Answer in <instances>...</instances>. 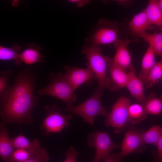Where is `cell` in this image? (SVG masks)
Returning a JSON list of instances; mask_svg holds the SVG:
<instances>
[{
  "mask_svg": "<svg viewBox=\"0 0 162 162\" xmlns=\"http://www.w3.org/2000/svg\"><path fill=\"white\" fill-rule=\"evenodd\" d=\"M39 103L34 90L9 99L0 107L1 119L4 123L29 124L33 121L32 114Z\"/></svg>",
  "mask_w": 162,
  "mask_h": 162,
  "instance_id": "obj_1",
  "label": "cell"
},
{
  "mask_svg": "<svg viewBox=\"0 0 162 162\" xmlns=\"http://www.w3.org/2000/svg\"><path fill=\"white\" fill-rule=\"evenodd\" d=\"M93 94L82 103L74 106H66L64 108H59L60 112L66 111L81 117L83 121L93 125L96 117L99 115L107 117L108 114L102 104L101 99L103 89L99 87L94 89Z\"/></svg>",
  "mask_w": 162,
  "mask_h": 162,
  "instance_id": "obj_2",
  "label": "cell"
},
{
  "mask_svg": "<svg viewBox=\"0 0 162 162\" xmlns=\"http://www.w3.org/2000/svg\"><path fill=\"white\" fill-rule=\"evenodd\" d=\"M99 46L87 44L82 47L87 64L92 71L98 87L104 90L109 88V79L107 75V68L110 58L104 56Z\"/></svg>",
  "mask_w": 162,
  "mask_h": 162,
  "instance_id": "obj_3",
  "label": "cell"
},
{
  "mask_svg": "<svg viewBox=\"0 0 162 162\" xmlns=\"http://www.w3.org/2000/svg\"><path fill=\"white\" fill-rule=\"evenodd\" d=\"M50 83L38 92L41 96L48 95L56 98L65 103L66 106L73 105L77 100L75 91L61 72L51 73L49 76Z\"/></svg>",
  "mask_w": 162,
  "mask_h": 162,
  "instance_id": "obj_4",
  "label": "cell"
},
{
  "mask_svg": "<svg viewBox=\"0 0 162 162\" xmlns=\"http://www.w3.org/2000/svg\"><path fill=\"white\" fill-rule=\"evenodd\" d=\"M115 25L105 19L99 20L86 39L87 44L99 46L118 41V30Z\"/></svg>",
  "mask_w": 162,
  "mask_h": 162,
  "instance_id": "obj_5",
  "label": "cell"
},
{
  "mask_svg": "<svg viewBox=\"0 0 162 162\" xmlns=\"http://www.w3.org/2000/svg\"><path fill=\"white\" fill-rule=\"evenodd\" d=\"M46 116L40 126L45 136L51 133H59L64 128L69 127L72 118L70 113L63 114L60 113L56 104L45 107Z\"/></svg>",
  "mask_w": 162,
  "mask_h": 162,
  "instance_id": "obj_6",
  "label": "cell"
},
{
  "mask_svg": "<svg viewBox=\"0 0 162 162\" xmlns=\"http://www.w3.org/2000/svg\"><path fill=\"white\" fill-rule=\"evenodd\" d=\"M131 104L130 100L128 98L123 96L119 98L112 106L105 120V125L112 127L116 134L123 130L128 123V108Z\"/></svg>",
  "mask_w": 162,
  "mask_h": 162,
  "instance_id": "obj_7",
  "label": "cell"
},
{
  "mask_svg": "<svg viewBox=\"0 0 162 162\" xmlns=\"http://www.w3.org/2000/svg\"><path fill=\"white\" fill-rule=\"evenodd\" d=\"M88 144L94 148L95 157L93 162H98L105 158L114 149L120 147L119 144L113 143L107 132L98 131L90 133L87 138Z\"/></svg>",
  "mask_w": 162,
  "mask_h": 162,
  "instance_id": "obj_8",
  "label": "cell"
},
{
  "mask_svg": "<svg viewBox=\"0 0 162 162\" xmlns=\"http://www.w3.org/2000/svg\"><path fill=\"white\" fill-rule=\"evenodd\" d=\"M34 86L35 79L32 73L28 70L23 71L17 76L14 85L0 98V107L7 100L34 90Z\"/></svg>",
  "mask_w": 162,
  "mask_h": 162,
  "instance_id": "obj_9",
  "label": "cell"
},
{
  "mask_svg": "<svg viewBox=\"0 0 162 162\" xmlns=\"http://www.w3.org/2000/svg\"><path fill=\"white\" fill-rule=\"evenodd\" d=\"M142 131L134 128H128L125 132L121 144V152L118 153L122 158L131 153H141L145 149L142 135Z\"/></svg>",
  "mask_w": 162,
  "mask_h": 162,
  "instance_id": "obj_10",
  "label": "cell"
},
{
  "mask_svg": "<svg viewBox=\"0 0 162 162\" xmlns=\"http://www.w3.org/2000/svg\"><path fill=\"white\" fill-rule=\"evenodd\" d=\"M65 71L64 76L75 90L81 85L85 83H90L96 80L94 74L88 67L81 68L65 65Z\"/></svg>",
  "mask_w": 162,
  "mask_h": 162,
  "instance_id": "obj_11",
  "label": "cell"
},
{
  "mask_svg": "<svg viewBox=\"0 0 162 162\" xmlns=\"http://www.w3.org/2000/svg\"><path fill=\"white\" fill-rule=\"evenodd\" d=\"M108 67L110 75L109 77L110 90L114 91L125 87L129 79L128 73L115 64L110 58Z\"/></svg>",
  "mask_w": 162,
  "mask_h": 162,
  "instance_id": "obj_12",
  "label": "cell"
},
{
  "mask_svg": "<svg viewBox=\"0 0 162 162\" xmlns=\"http://www.w3.org/2000/svg\"><path fill=\"white\" fill-rule=\"evenodd\" d=\"M130 42L128 39H120L113 44L116 51L112 59L113 62L116 65L126 71L133 68L131 65V57L128 49Z\"/></svg>",
  "mask_w": 162,
  "mask_h": 162,
  "instance_id": "obj_13",
  "label": "cell"
},
{
  "mask_svg": "<svg viewBox=\"0 0 162 162\" xmlns=\"http://www.w3.org/2000/svg\"><path fill=\"white\" fill-rule=\"evenodd\" d=\"M128 73L129 79L125 87L130 92L131 96L143 106L146 100L144 82L136 75L134 68L130 70Z\"/></svg>",
  "mask_w": 162,
  "mask_h": 162,
  "instance_id": "obj_14",
  "label": "cell"
},
{
  "mask_svg": "<svg viewBox=\"0 0 162 162\" xmlns=\"http://www.w3.org/2000/svg\"><path fill=\"white\" fill-rule=\"evenodd\" d=\"M42 48L33 43L27 45L26 49L20 53V58L28 64H32L44 62L45 56L41 53Z\"/></svg>",
  "mask_w": 162,
  "mask_h": 162,
  "instance_id": "obj_15",
  "label": "cell"
},
{
  "mask_svg": "<svg viewBox=\"0 0 162 162\" xmlns=\"http://www.w3.org/2000/svg\"><path fill=\"white\" fill-rule=\"evenodd\" d=\"M15 149L13 146L5 123L0 124V157L2 162H9L8 159Z\"/></svg>",
  "mask_w": 162,
  "mask_h": 162,
  "instance_id": "obj_16",
  "label": "cell"
},
{
  "mask_svg": "<svg viewBox=\"0 0 162 162\" xmlns=\"http://www.w3.org/2000/svg\"><path fill=\"white\" fill-rule=\"evenodd\" d=\"M149 24L145 9L135 15L129 24V28L134 35L140 37L146 32V30Z\"/></svg>",
  "mask_w": 162,
  "mask_h": 162,
  "instance_id": "obj_17",
  "label": "cell"
},
{
  "mask_svg": "<svg viewBox=\"0 0 162 162\" xmlns=\"http://www.w3.org/2000/svg\"><path fill=\"white\" fill-rule=\"evenodd\" d=\"M11 142L15 149H23L38 153L42 148L38 139L31 141L21 133L11 139Z\"/></svg>",
  "mask_w": 162,
  "mask_h": 162,
  "instance_id": "obj_18",
  "label": "cell"
},
{
  "mask_svg": "<svg viewBox=\"0 0 162 162\" xmlns=\"http://www.w3.org/2000/svg\"><path fill=\"white\" fill-rule=\"evenodd\" d=\"M145 9L149 25H154L159 27L162 26V11L158 1L149 0Z\"/></svg>",
  "mask_w": 162,
  "mask_h": 162,
  "instance_id": "obj_19",
  "label": "cell"
},
{
  "mask_svg": "<svg viewBox=\"0 0 162 162\" xmlns=\"http://www.w3.org/2000/svg\"><path fill=\"white\" fill-rule=\"evenodd\" d=\"M155 56L152 48L149 46L142 58L141 68L139 74V77L143 82L156 62Z\"/></svg>",
  "mask_w": 162,
  "mask_h": 162,
  "instance_id": "obj_20",
  "label": "cell"
},
{
  "mask_svg": "<svg viewBox=\"0 0 162 162\" xmlns=\"http://www.w3.org/2000/svg\"><path fill=\"white\" fill-rule=\"evenodd\" d=\"M21 50V47L16 44L10 47L1 45L0 60L2 61L13 60L16 65H19L22 62L20 57Z\"/></svg>",
  "mask_w": 162,
  "mask_h": 162,
  "instance_id": "obj_21",
  "label": "cell"
},
{
  "mask_svg": "<svg viewBox=\"0 0 162 162\" xmlns=\"http://www.w3.org/2000/svg\"><path fill=\"white\" fill-rule=\"evenodd\" d=\"M143 107L146 114H160L162 112V94L160 97L157 98L154 92H151L146 97Z\"/></svg>",
  "mask_w": 162,
  "mask_h": 162,
  "instance_id": "obj_22",
  "label": "cell"
},
{
  "mask_svg": "<svg viewBox=\"0 0 162 162\" xmlns=\"http://www.w3.org/2000/svg\"><path fill=\"white\" fill-rule=\"evenodd\" d=\"M140 37L148 43L152 48L155 56H162V32L154 34L146 32Z\"/></svg>",
  "mask_w": 162,
  "mask_h": 162,
  "instance_id": "obj_23",
  "label": "cell"
},
{
  "mask_svg": "<svg viewBox=\"0 0 162 162\" xmlns=\"http://www.w3.org/2000/svg\"><path fill=\"white\" fill-rule=\"evenodd\" d=\"M143 106L141 104H130L128 107V123L135 125L140 123L146 118Z\"/></svg>",
  "mask_w": 162,
  "mask_h": 162,
  "instance_id": "obj_24",
  "label": "cell"
},
{
  "mask_svg": "<svg viewBox=\"0 0 162 162\" xmlns=\"http://www.w3.org/2000/svg\"><path fill=\"white\" fill-rule=\"evenodd\" d=\"M142 136L145 144L156 146L162 136V127L158 125H154L146 131H144Z\"/></svg>",
  "mask_w": 162,
  "mask_h": 162,
  "instance_id": "obj_25",
  "label": "cell"
},
{
  "mask_svg": "<svg viewBox=\"0 0 162 162\" xmlns=\"http://www.w3.org/2000/svg\"><path fill=\"white\" fill-rule=\"evenodd\" d=\"M162 78V59L155 63L143 82L146 87L148 88L158 82Z\"/></svg>",
  "mask_w": 162,
  "mask_h": 162,
  "instance_id": "obj_26",
  "label": "cell"
},
{
  "mask_svg": "<svg viewBox=\"0 0 162 162\" xmlns=\"http://www.w3.org/2000/svg\"><path fill=\"white\" fill-rule=\"evenodd\" d=\"M38 153L23 149H16L8 159L9 162H22L35 156Z\"/></svg>",
  "mask_w": 162,
  "mask_h": 162,
  "instance_id": "obj_27",
  "label": "cell"
},
{
  "mask_svg": "<svg viewBox=\"0 0 162 162\" xmlns=\"http://www.w3.org/2000/svg\"><path fill=\"white\" fill-rule=\"evenodd\" d=\"M12 71L11 70H3L0 73V98L3 96L11 86H9V81Z\"/></svg>",
  "mask_w": 162,
  "mask_h": 162,
  "instance_id": "obj_28",
  "label": "cell"
},
{
  "mask_svg": "<svg viewBox=\"0 0 162 162\" xmlns=\"http://www.w3.org/2000/svg\"><path fill=\"white\" fill-rule=\"evenodd\" d=\"M49 158L46 149L43 148L34 157L22 162H48Z\"/></svg>",
  "mask_w": 162,
  "mask_h": 162,
  "instance_id": "obj_29",
  "label": "cell"
},
{
  "mask_svg": "<svg viewBox=\"0 0 162 162\" xmlns=\"http://www.w3.org/2000/svg\"><path fill=\"white\" fill-rule=\"evenodd\" d=\"M64 154L66 158L63 162H77L76 159L79 153L74 147L70 146Z\"/></svg>",
  "mask_w": 162,
  "mask_h": 162,
  "instance_id": "obj_30",
  "label": "cell"
},
{
  "mask_svg": "<svg viewBox=\"0 0 162 162\" xmlns=\"http://www.w3.org/2000/svg\"><path fill=\"white\" fill-rule=\"evenodd\" d=\"M156 146L157 151L153 153L154 157L153 162H162V136L160 138Z\"/></svg>",
  "mask_w": 162,
  "mask_h": 162,
  "instance_id": "obj_31",
  "label": "cell"
},
{
  "mask_svg": "<svg viewBox=\"0 0 162 162\" xmlns=\"http://www.w3.org/2000/svg\"><path fill=\"white\" fill-rule=\"evenodd\" d=\"M122 158L118 153H110L105 158V160L104 162H124L122 161Z\"/></svg>",
  "mask_w": 162,
  "mask_h": 162,
  "instance_id": "obj_32",
  "label": "cell"
},
{
  "mask_svg": "<svg viewBox=\"0 0 162 162\" xmlns=\"http://www.w3.org/2000/svg\"><path fill=\"white\" fill-rule=\"evenodd\" d=\"M68 2L76 5L78 7L80 8L88 4L90 1L88 0H69Z\"/></svg>",
  "mask_w": 162,
  "mask_h": 162,
  "instance_id": "obj_33",
  "label": "cell"
},
{
  "mask_svg": "<svg viewBox=\"0 0 162 162\" xmlns=\"http://www.w3.org/2000/svg\"><path fill=\"white\" fill-rule=\"evenodd\" d=\"M158 2L159 7L162 11V0L158 1Z\"/></svg>",
  "mask_w": 162,
  "mask_h": 162,
  "instance_id": "obj_34",
  "label": "cell"
},
{
  "mask_svg": "<svg viewBox=\"0 0 162 162\" xmlns=\"http://www.w3.org/2000/svg\"><path fill=\"white\" fill-rule=\"evenodd\" d=\"M161 82H162V78H161Z\"/></svg>",
  "mask_w": 162,
  "mask_h": 162,
  "instance_id": "obj_35",
  "label": "cell"
}]
</instances>
